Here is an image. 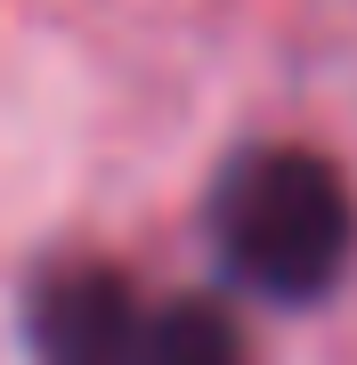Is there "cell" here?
<instances>
[{"label":"cell","mask_w":357,"mask_h":365,"mask_svg":"<svg viewBox=\"0 0 357 365\" xmlns=\"http://www.w3.org/2000/svg\"><path fill=\"white\" fill-rule=\"evenodd\" d=\"M130 341H138V292L114 260L73 252L33 276V300H25L33 365H130Z\"/></svg>","instance_id":"2"},{"label":"cell","mask_w":357,"mask_h":365,"mask_svg":"<svg viewBox=\"0 0 357 365\" xmlns=\"http://www.w3.org/2000/svg\"><path fill=\"white\" fill-rule=\"evenodd\" d=\"M130 365H252V349H244V325L212 292H187L162 309H138Z\"/></svg>","instance_id":"3"},{"label":"cell","mask_w":357,"mask_h":365,"mask_svg":"<svg viewBox=\"0 0 357 365\" xmlns=\"http://www.w3.org/2000/svg\"><path fill=\"white\" fill-rule=\"evenodd\" d=\"M203 227L219 268L276 309L325 300L357 260V195L317 146H244L212 179Z\"/></svg>","instance_id":"1"}]
</instances>
